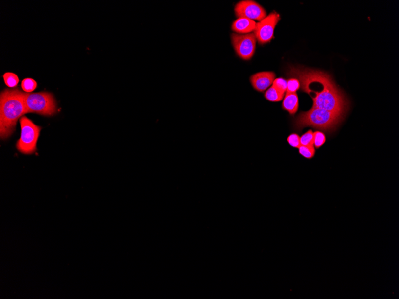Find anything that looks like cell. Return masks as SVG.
Listing matches in <instances>:
<instances>
[{"label":"cell","mask_w":399,"mask_h":299,"mask_svg":"<svg viewBox=\"0 0 399 299\" xmlns=\"http://www.w3.org/2000/svg\"><path fill=\"white\" fill-rule=\"evenodd\" d=\"M289 75L298 79L301 84L300 89L312 99V108L325 109L344 117L348 108V100L328 74L309 68L293 67Z\"/></svg>","instance_id":"obj_1"},{"label":"cell","mask_w":399,"mask_h":299,"mask_svg":"<svg viewBox=\"0 0 399 299\" xmlns=\"http://www.w3.org/2000/svg\"><path fill=\"white\" fill-rule=\"evenodd\" d=\"M19 87L5 89L0 96V136L10 138L15 132L19 118L27 113L24 95Z\"/></svg>","instance_id":"obj_2"},{"label":"cell","mask_w":399,"mask_h":299,"mask_svg":"<svg viewBox=\"0 0 399 299\" xmlns=\"http://www.w3.org/2000/svg\"><path fill=\"white\" fill-rule=\"evenodd\" d=\"M343 116L321 108H312L301 112L294 120V127L298 131L305 127H313L319 130L332 131L342 121Z\"/></svg>","instance_id":"obj_3"},{"label":"cell","mask_w":399,"mask_h":299,"mask_svg":"<svg viewBox=\"0 0 399 299\" xmlns=\"http://www.w3.org/2000/svg\"><path fill=\"white\" fill-rule=\"evenodd\" d=\"M27 113H35L46 117L53 116L57 112L54 96L49 92L24 93Z\"/></svg>","instance_id":"obj_4"},{"label":"cell","mask_w":399,"mask_h":299,"mask_svg":"<svg viewBox=\"0 0 399 299\" xmlns=\"http://www.w3.org/2000/svg\"><path fill=\"white\" fill-rule=\"evenodd\" d=\"M19 122L21 133L20 139L16 143V148L23 154H34L37 150V142L42 128L26 116L22 117Z\"/></svg>","instance_id":"obj_5"},{"label":"cell","mask_w":399,"mask_h":299,"mask_svg":"<svg viewBox=\"0 0 399 299\" xmlns=\"http://www.w3.org/2000/svg\"><path fill=\"white\" fill-rule=\"evenodd\" d=\"M280 20V15L274 12L257 23L254 35L260 45L271 42L274 36L275 28Z\"/></svg>","instance_id":"obj_6"},{"label":"cell","mask_w":399,"mask_h":299,"mask_svg":"<svg viewBox=\"0 0 399 299\" xmlns=\"http://www.w3.org/2000/svg\"><path fill=\"white\" fill-rule=\"evenodd\" d=\"M232 41L236 54L241 59L250 60L254 56L257 42L254 34H233Z\"/></svg>","instance_id":"obj_7"},{"label":"cell","mask_w":399,"mask_h":299,"mask_svg":"<svg viewBox=\"0 0 399 299\" xmlns=\"http://www.w3.org/2000/svg\"><path fill=\"white\" fill-rule=\"evenodd\" d=\"M235 14L239 18H246L252 21H262L266 17L265 9L254 1H241L236 5Z\"/></svg>","instance_id":"obj_8"},{"label":"cell","mask_w":399,"mask_h":299,"mask_svg":"<svg viewBox=\"0 0 399 299\" xmlns=\"http://www.w3.org/2000/svg\"><path fill=\"white\" fill-rule=\"evenodd\" d=\"M276 79V74L274 72L267 71V72L258 73L251 76L250 78V83L255 90L263 93L273 84Z\"/></svg>","instance_id":"obj_9"},{"label":"cell","mask_w":399,"mask_h":299,"mask_svg":"<svg viewBox=\"0 0 399 299\" xmlns=\"http://www.w3.org/2000/svg\"><path fill=\"white\" fill-rule=\"evenodd\" d=\"M256 22L246 18H238L232 24V29L238 34H247L254 31Z\"/></svg>","instance_id":"obj_10"},{"label":"cell","mask_w":399,"mask_h":299,"mask_svg":"<svg viewBox=\"0 0 399 299\" xmlns=\"http://www.w3.org/2000/svg\"><path fill=\"white\" fill-rule=\"evenodd\" d=\"M282 108L290 115L295 114L299 108V98L296 93H286L282 103Z\"/></svg>","instance_id":"obj_11"},{"label":"cell","mask_w":399,"mask_h":299,"mask_svg":"<svg viewBox=\"0 0 399 299\" xmlns=\"http://www.w3.org/2000/svg\"><path fill=\"white\" fill-rule=\"evenodd\" d=\"M284 96L285 93L280 92L272 86L266 90L264 95L266 100L271 102H279V101H282Z\"/></svg>","instance_id":"obj_12"},{"label":"cell","mask_w":399,"mask_h":299,"mask_svg":"<svg viewBox=\"0 0 399 299\" xmlns=\"http://www.w3.org/2000/svg\"><path fill=\"white\" fill-rule=\"evenodd\" d=\"M4 81L8 87L13 89L17 87L19 79L16 74L13 73H5L3 75Z\"/></svg>","instance_id":"obj_13"},{"label":"cell","mask_w":399,"mask_h":299,"mask_svg":"<svg viewBox=\"0 0 399 299\" xmlns=\"http://www.w3.org/2000/svg\"><path fill=\"white\" fill-rule=\"evenodd\" d=\"M21 87L26 93H31L37 87V83L34 79L27 78L23 79L21 83Z\"/></svg>","instance_id":"obj_14"},{"label":"cell","mask_w":399,"mask_h":299,"mask_svg":"<svg viewBox=\"0 0 399 299\" xmlns=\"http://www.w3.org/2000/svg\"><path fill=\"white\" fill-rule=\"evenodd\" d=\"M298 148L299 153L302 157L309 159V160L315 157L316 150L313 145H310V146L301 145Z\"/></svg>","instance_id":"obj_15"},{"label":"cell","mask_w":399,"mask_h":299,"mask_svg":"<svg viewBox=\"0 0 399 299\" xmlns=\"http://www.w3.org/2000/svg\"><path fill=\"white\" fill-rule=\"evenodd\" d=\"M326 138L325 134L320 131H316L313 133V146L316 149L323 146L325 144Z\"/></svg>","instance_id":"obj_16"},{"label":"cell","mask_w":399,"mask_h":299,"mask_svg":"<svg viewBox=\"0 0 399 299\" xmlns=\"http://www.w3.org/2000/svg\"><path fill=\"white\" fill-rule=\"evenodd\" d=\"M301 88V84L298 79L291 78L287 81V89L286 93H295Z\"/></svg>","instance_id":"obj_17"},{"label":"cell","mask_w":399,"mask_h":299,"mask_svg":"<svg viewBox=\"0 0 399 299\" xmlns=\"http://www.w3.org/2000/svg\"><path fill=\"white\" fill-rule=\"evenodd\" d=\"M300 142H301V145H304V146L313 145V131L310 130L307 133L302 134L301 138H300Z\"/></svg>","instance_id":"obj_18"},{"label":"cell","mask_w":399,"mask_h":299,"mask_svg":"<svg viewBox=\"0 0 399 299\" xmlns=\"http://www.w3.org/2000/svg\"><path fill=\"white\" fill-rule=\"evenodd\" d=\"M272 86H274L280 92L285 93L287 89V81L283 78H279L274 79Z\"/></svg>","instance_id":"obj_19"},{"label":"cell","mask_w":399,"mask_h":299,"mask_svg":"<svg viewBox=\"0 0 399 299\" xmlns=\"http://www.w3.org/2000/svg\"><path fill=\"white\" fill-rule=\"evenodd\" d=\"M287 141L288 144L293 148H299L301 146L300 136L298 134H291L288 137Z\"/></svg>","instance_id":"obj_20"}]
</instances>
